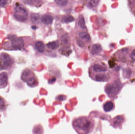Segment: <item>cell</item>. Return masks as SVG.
I'll return each instance as SVG.
<instances>
[{
  "instance_id": "9c48e42d",
  "label": "cell",
  "mask_w": 135,
  "mask_h": 134,
  "mask_svg": "<svg viewBox=\"0 0 135 134\" xmlns=\"http://www.w3.org/2000/svg\"><path fill=\"white\" fill-rule=\"evenodd\" d=\"M8 81V75L6 72L0 74V86L5 87L7 85Z\"/></svg>"
},
{
  "instance_id": "3957f363",
  "label": "cell",
  "mask_w": 135,
  "mask_h": 134,
  "mask_svg": "<svg viewBox=\"0 0 135 134\" xmlns=\"http://www.w3.org/2000/svg\"><path fill=\"white\" fill-rule=\"evenodd\" d=\"M21 79L31 87H35L38 83V79L35 74L28 69H25L22 72Z\"/></svg>"
},
{
  "instance_id": "8992f818",
  "label": "cell",
  "mask_w": 135,
  "mask_h": 134,
  "mask_svg": "<svg viewBox=\"0 0 135 134\" xmlns=\"http://www.w3.org/2000/svg\"><path fill=\"white\" fill-rule=\"evenodd\" d=\"M12 47L14 49L21 50L24 46V42L23 39L16 36L12 35L9 37Z\"/></svg>"
},
{
  "instance_id": "d6986e66",
  "label": "cell",
  "mask_w": 135,
  "mask_h": 134,
  "mask_svg": "<svg viewBox=\"0 0 135 134\" xmlns=\"http://www.w3.org/2000/svg\"><path fill=\"white\" fill-rule=\"evenodd\" d=\"M78 24L79 26L82 29H86V28L85 24V19H84V17H80Z\"/></svg>"
},
{
  "instance_id": "cb8c5ba5",
  "label": "cell",
  "mask_w": 135,
  "mask_h": 134,
  "mask_svg": "<svg viewBox=\"0 0 135 134\" xmlns=\"http://www.w3.org/2000/svg\"><path fill=\"white\" fill-rule=\"evenodd\" d=\"M131 60L133 62H135V49L132 50L131 53Z\"/></svg>"
},
{
  "instance_id": "603a6c76",
  "label": "cell",
  "mask_w": 135,
  "mask_h": 134,
  "mask_svg": "<svg viewBox=\"0 0 135 134\" xmlns=\"http://www.w3.org/2000/svg\"><path fill=\"white\" fill-rule=\"evenodd\" d=\"M123 119L120 118V116H117L116 119H115L114 121V125H118L121 124L123 122Z\"/></svg>"
},
{
  "instance_id": "ffe728a7",
  "label": "cell",
  "mask_w": 135,
  "mask_h": 134,
  "mask_svg": "<svg viewBox=\"0 0 135 134\" xmlns=\"http://www.w3.org/2000/svg\"><path fill=\"white\" fill-rule=\"evenodd\" d=\"M100 0H89L88 3V6L90 8H94L97 5Z\"/></svg>"
},
{
  "instance_id": "7402d4cb",
  "label": "cell",
  "mask_w": 135,
  "mask_h": 134,
  "mask_svg": "<svg viewBox=\"0 0 135 134\" xmlns=\"http://www.w3.org/2000/svg\"><path fill=\"white\" fill-rule=\"evenodd\" d=\"M128 3L131 9L135 12V0H128Z\"/></svg>"
},
{
  "instance_id": "ba28073f",
  "label": "cell",
  "mask_w": 135,
  "mask_h": 134,
  "mask_svg": "<svg viewBox=\"0 0 135 134\" xmlns=\"http://www.w3.org/2000/svg\"><path fill=\"white\" fill-rule=\"evenodd\" d=\"M0 59L3 63V67L5 68L9 67L12 65V59L7 53H1L0 56Z\"/></svg>"
},
{
  "instance_id": "7a4b0ae2",
  "label": "cell",
  "mask_w": 135,
  "mask_h": 134,
  "mask_svg": "<svg viewBox=\"0 0 135 134\" xmlns=\"http://www.w3.org/2000/svg\"><path fill=\"white\" fill-rule=\"evenodd\" d=\"M72 126L78 133H89L94 129V121L87 116H80L73 120Z\"/></svg>"
},
{
  "instance_id": "52a82bcc",
  "label": "cell",
  "mask_w": 135,
  "mask_h": 134,
  "mask_svg": "<svg viewBox=\"0 0 135 134\" xmlns=\"http://www.w3.org/2000/svg\"><path fill=\"white\" fill-rule=\"evenodd\" d=\"M79 36L77 44L79 47L84 48L85 46V43L88 42L90 39L89 35L87 32H81L79 33Z\"/></svg>"
},
{
  "instance_id": "6da1fadb",
  "label": "cell",
  "mask_w": 135,
  "mask_h": 134,
  "mask_svg": "<svg viewBox=\"0 0 135 134\" xmlns=\"http://www.w3.org/2000/svg\"><path fill=\"white\" fill-rule=\"evenodd\" d=\"M89 75L94 81L106 82L110 79V73L106 64L99 61L93 63L89 69Z\"/></svg>"
},
{
  "instance_id": "277c9868",
  "label": "cell",
  "mask_w": 135,
  "mask_h": 134,
  "mask_svg": "<svg viewBox=\"0 0 135 134\" xmlns=\"http://www.w3.org/2000/svg\"><path fill=\"white\" fill-rule=\"evenodd\" d=\"M14 16L18 21L25 22L27 20L28 13L24 6L19 4L15 8Z\"/></svg>"
},
{
  "instance_id": "7c38bea8",
  "label": "cell",
  "mask_w": 135,
  "mask_h": 134,
  "mask_svg": "<svg viewBox=\"0 0 135 134\" xmlns=\"http://www.w3.org/2000/svg\"><path fill=\"white\" fill-rule=\"evenodd\" d=\"M114 104L112 101H107L103 105V108L106 112L111 111L114 108Z\"/></svg>"
},
{
  "instance_id": "484cf974",
  "label": "cell",
  "mask_w": 135,
  "mask_h": 134,
  "mask_svg": "<svg viewBox=\"0 0 135 134\" xmlns=\"http://www.w3.org/2000/svg\"><path fill=\"white\" fill-rule=\"evenodd\" d=\"M3 104H4V102H3V100L0 99V109L1 108L3 107Z\"/></svg>"
},
{
  "instance_id": "30bf717a",
  "label": "cell",
  "mask_w": 135,
  "mask_h": 134,
  "mask_svg": "<svg viewBox=\"0 0 135 134\" xmlns=\"http://www.w3.org/2000/svg\"><path fill=\"white\" fill-rule=\"evenodd\" d=\"M102 48L99 44H94L92 46L91 50V53L93 55H98L101 52Z\"/></svg>"
},
{
  "instance_id": "44dd1931",
  "label": "cell",
  "mask_w": 135,
  "mask_h": 134,
  "mask_svg": "<svg viewBox=\"0 0 135 134\" xmlns=\"http://www.w3.org/2000/svg\"><path fill=\"white\" fill-rule=\"evenodd\" d=\"M55 3L58 5L65 6L67 4L68 0H54Z\"/></svg>"
},
{
  "instance_id": "5b68a950",
  "label": "cell",
  "mask_w": 135,
  "mask_h": 134,
  "mask_svg": "<svg viewBox=\"0 0 135 134\" xmlns=\"http://www.w3.org/2000/svg\"><path fill=\"white\" fill-rule=\"evenodd\" d=\"M105 91L109 97H113L116 95L120 90V85L117 83H109L105 87Z\"/></svg>"
},
{
  "instance_id": "d4e9b609",
  "label": "cell",
  "mask_w": 135,
  "mask_h": 134,
  "mask_svg": "<svg viewBox=\"0 0 135 134\" xmlns=\"http://www.w3.org/2000/svg\"><path fill=\"white\" fill-rule=\"evenodd\" d=\"M7 3V0H0V6L4 7Z\"/></svg>"
},
{
  "instance_id": "8fae6325",
  "label": "cell",
  "mask_w": 135,
  "mask_h": 134,
  "mask_svg": "<svg viewBox=\"0 0 135 134\" xmlns=\"http://www.w3.org/2000/svg\"><path fill=\"white\" fill-rule=\"evenodd\" d=\"M41 21L44 24L49 25L52 24L53 21V18L50 15H44L42 17Z\"/></svg>"
},
{
  "instance_id": "4fadbf2b",
  "label": "cell",
  "mask_w": 135,
  "mask_h": 134,
  "mask_svg": "<svg viewBox=\"0 0 135 134\" xmlns=\"http://www.w3.org/2000/svg\"><path fill=\"white\" fill-rule=\"evenodd\" d=\"M36 49L40 53H43L45 50V46L42 41H38L35 44Z\"/></svg>"
},
{
  "instance_id": "2e32d148",
  "label": "cell",
  "mask_w": 135,
  "mask_h": 134,
  "mask_svg": "<svg viewBox=\"0 0 135 134\" xmlns=\"http://www.w3.org/2000/svg\"><path fill=\"white\" fill-rule=\"evenodd\" d=\"M59 42L57 41L49 42L47 45L48 49L51 50H55L59 48Z\"/></svg>"
},
{
  "instance_id": "ac0fdd59",
  "label": "cell",
  "mask_w": 135,
  "mask_h": 134,
  "mask_svg": "<svg viewBox=\"0 0 135 134\" xmlns=\"http://www.w3.org/2000/svg\"><path fill=\"white\" fill-rule=\"evenodd\" d=\"M74 20V19L72 16L68 15L63 17L62 19V22L65 23H71Z\"/></svg>"
},
{
  "instance_id": "9a60e30c",
  "label": "cell",
  "mask_w": 135,
  "mask_h": 134,
  "mask_svg": "<svg viewBox=\"0 0 135 134\" xmlns=\"http://www.w3.org/2000/svg\"><path fill=\"white\" fill-rule=\"evenodd\" d=\"M23 1L25 3L27 4L35 6H40L42 4L41 0H23Z\"/></svg>"
},
{
  "instance_id": "e0dca14e",
  "label": "cell",
  "mask_w": 135,
  "mask_h": 134,
  "mask_svg": "<svg viewBox=\"0 0 135 134\" xmlns=\"http://www.w3.org/2000/svg\"><path fill=\"white\" fill-rule=\"evenodd\" d=\"M40 16L38 14L33 13L31 15V20L35 24H38L39 22Z\"/></svg>"
},
{
  "instance_id": "5bb4252c",
  "label": "cell",
  "mask_w": 135,
  "mask_h": 134,
  "mask_svg": "<svg viewBox=\"0 0 135 134\" xmlns=\"http://www.w3.org/2000/svg\"><path fill=\"white\" fill-rule=\"evenodd\" d=\"M62 41L63 45H65V48H67V49L70 48V37L67 34H65L62 37Z\"/></svg>"
}]
</instances>
